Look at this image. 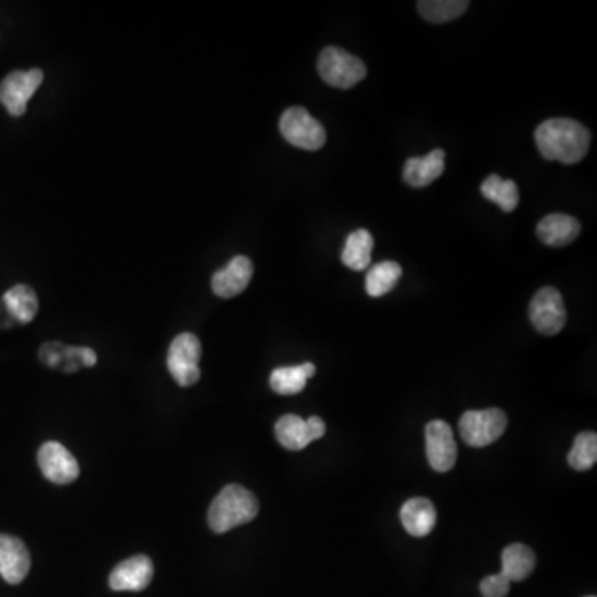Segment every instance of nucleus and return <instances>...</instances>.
I'll list each match as a JSON object with an SVG mask.
<instances>
[{"label":"nucleus","instance_id":"obj_19","mask_svg":"<svg viewBox=\"0 0 597 597\" xmlns=\"http://www.w3.org/2000/svg\"><path fill=\"white\" fill-rule=\"evenodd\" d=\"M2 304L9 312L10 317L20 324H29L34 321L39 312V299L34 289L24 284L10 287L2 297Z\"/></svg>","mask_w":597,"mask_h":597},{"label":"nucleus","instance_id":"obj_1","mask_svg":"<svg viewBox=\"0 0 597 597\" xmlns=\"http://www.w3.org/2000/svg\"><path fill=\"white\" fill-rule=\"evenodd\" d=\"M534 140L546 160L576 165L588 155L591 133L569 118H551L536 128Z\"/></svg>","mask_w":597,"mask_h":597},{"label":"nucleus","instance_id":"obj_27","mask_svg":"<svg viewBox=\"0 0 597 597\" xmlns=\"http://www.w3.org/2000/svg\"><path fill=\"white\" fill-rule=\"evenodd\" d=\"M98 357L92 349H88V347H83L82 350V364L87 365V367H93V365L97 364Z\"/></svg>","mask_w":597,"mask_h":597},{"label":"nucleus","instance_id":"obj_23","mask_svg":"<svg viewBox=\"0 0 597 597\" xmlns=\"http://www.w3.org/2000/svg\"><path fill=\"white\" fill-rule=\"evenodd\" d=\"M402 277V267L394 261H384L370 269L365 279V291L370 297H382L389 294L398 279Z\"/></svg>","mask_w":597,"mask_h":597},{"label":"nucleus","instance_id":"obj_22","mask_svg":"<svg viewBox=\"0 0 597 597\" xmlns=\"http://www.w3.org/2000/svg\"><path fill=\"white\" fill-rule=\"evenodd\" d=\"M481 195L498 204L505 213L515 211L520 203V191L515 181L501 180L498 175H490L481 183Z\"/></svg>","mask_w":597,"mask_h":597},{"label":"nucleus","instance_id":"obj_4","mask_svg":"<svg viewBox=\"0 0 597 597\" xmlns=\"http://www.w3.org/2000/svg\"><path fill=\"white\" fill-rule=\"evenodd\" d=\"M279 128L287 143L307 151L321 150L326 145L327 133L322 123L312 117L306 108H287L282 113Z\"/></svg>","mask_w":597,"mask_h":597},{"label":"nucleus","instance_id":"obj_6","mask_svg":"<svg viewBox=\"0 0 597 597\" xmlns=\"http://www.w3.org/2000/svg\"><path fill=\"white\" fill-rule=\"evenodd\" d=\"M201 359V342L195 334L185 332L173 339L168 350V370L176 384L191 387L201 377L199 370Z\"/></svg>","mask_w":597,"mask_h":597},{"label":"nucleus","instance_id":"obj_16","mask_svg":"<svg viewBox=\"0 0 597 597\" xmlns=\"http://www.w3.org/2000/svg\"><path fill=\"white\" fill-rule=\"evenodd\" d=\"M445 170V151L433 150L423 158L413 156L408 158L403 168V180L413 188H423L432 185L433 181L442 176Z\"/></svg>","mask_w":597,"mask_h":597},{"label":"nucleus","instance_id":"obj_14","mask_svg":"<svg viewBox=\"0 0 597 597\" xmlns=\"http://www.w3.org/2000/svg\"><path fill=\"white\" fill-rule=\"evenodd\" d=\"M30 553L19 538L0 534V576L5 583L20 584L30 571Z\"/></svg>","mask_w":597,"mask_h":597},{"label":"nucleus","instance_id":"obj_17","mask_svg":"<svg viewBox=\"0 0 597 597\" xmlns=\"http://www.w3.org/2000/svg\"><path fill=\"white\" fill-rule=\"evenodd\" d=\"M400 520L408 534L415 538H425L432 533L437 523V511L427 498H412L400 510Z\"/></svg>","mask_w":597,"mask_h":597},{"label":"nucleus","instance_id":"obj_18","mask_svg":"<svg viewBox=\"0 0 597 597\" xmlns=\"http://www.w3.org/2000/svg\"><path fill=\"white\" fill-rule=\"evenodd\" d=\"M316 374V365L306 362L292 367H279L269 379L271 389L279 395H296L306 389L307 380Z\"/></svg>","mask_w":597,"mask_h":597},{"label":"nucleus","instance_id":"obj_7","mask_svg":"<svg viewBox=\"0 0 597 597\" xmlns=\"http://www.w3.org/2000/svg\"><path fill=\"white\" fill-rule=\"evenodd\" d=\"M44 82V72L39 68L27 72H12L0 82V103L12 117H22L27 103Z\"/></svg>","mask_w":597,"mask_h":597},{"label":"nucleus","instance_id":"obj_25","mask_svg":"<svg viewBox=\"0 0 597 597\" xmlns=\"http://www.w3.org/2000/svg\"><path fill=\"white\" fill-rule=\"evenodd\" d=\"M597 460V435L594 432L579 433L574 438L573 448L568 455L569 465L574 470L588 471L596 465Z\"/></svg>","mask_w":597,"mask_h":597},{"label":"nucleus","instance_id":"obj_15","mask_svg":"<svg viewBox=\"0 0 597 597\" xmlns=\"http://www.w3.org/2000/svg\"><path fill=\"white\" fill-rule=\"evenodd\" d=\"M536 233L544 244L553 248H563L578 239L581 224L578 223V219L568 214H549L539 221Z\"/></svg>","mask_w":597,"mask_h":597},{"label":"nucleus","instance_id":"obj_10","mask_svg":"<svg viewBox=\"0 0 597 597\" xmlns=\"http://www.w3.org/2000/svg\"><path fill=\"white\" fill-rule=\"evenodd\" d=\"M427 438V458L433 470L447 473L457 463L458 448L453 430L443 420H433L425 430Z\"/></svg>","mask_w":597,"mask_h":597},{"label":"nucleus","instance_id":"obj_8","mask_svg":"<svg viewBox=\"0 0 597 597\" xmlns=\"http://www.w3.org/2000/svg\"><path fill=\"white\" fill-rule=\"evenodd\" d=\"M530 319L534 329L544 335H556L566 324L563 296L554 287H543L534 294L530 304Z\"/></svg>","mask_w":597,"mask_h":597},{"label":"nucleus","instance_id":"obj_12","mask_svg":"<svg viewBox=\"0 0 597 597\" xmlns=\"http://www.w3.org/2000/svg\"><path fill=\"white\" fill-rule=\"evenodd\" d=\"M153 579V563L145 554H138L133 558L118 564L113 569L108 584L113 591H143L148 588Z\"/></svg>","mask_w":597,"mask_h":597},{"label":"nucleus","instance_id":"obj_5","mask_svg":"<svg viewBox=\"0 0 597 597\" xmlns=\"http://www.w3.org/2000/svg\"><path fill=\"white\" fill-rule=\"evenodd\" d=\"M508 418L503 410H470L460 418V435L470 447H488L505 433Z\"/></svg>","mask_w":597,"mask_h":597},{"label":"nucleus","instance_id":"obj_26","mask_svg":"<svg viewBox=\"0 0 597 597\" xmlns=\"http://www.w3.org/2000/svg\"><path fill=\"white\" fill-rule=\"evenodd\" d=\"M510 586V579L505 574H493L481 581L480 591L485 597H506L510 593Z\"/></svg>","mask_w":597,"mask_h":597},{"label":"nucleus","instance_id":"obj_24","mask_svg":"<svg viewBox=\"0 0 597 597\" xmlns=\"http://www.w3.org/2000/svg\"><path fill=\"white\" fill-rule=\"evenodd\" d=\"M466 0H422L418 2V12L432 24H443L460 17L468 9Z\"/></svg>","mask_w":597,"mask_h":597},{"label":"nucleus","instance_id":"obj_3","mask_svg":"<svg viewBox=\"0 0 597 597\" xmlns=\"http://www.w3.org/2000/svg\"><path fill=\"white\" fill-rule=\"evenodd\" d=\"M322 80L335 88H352L367 77L364 62L340 47H326L317 60Z\"/></svg>","mask_w":597,"mask_h":597},{"label":"nucleus","instance_id":"obj_2","mask_svg":"<svg viewBox=\"0 0 597 597\" xmlns=\"http://www.w3.org/2000/svg\"><path fill=\"white\" fill-rule=\"evenodd\" d=\"M259 513V501L241 485L224 486L209 508L208 523L214 533H226L253 521Z\"/></svg>","mask_w":597,"mask_h":597},{"label":"nucleus","instance_id":"obj_21","mask_svg":"<svg viewBox=\"0 0 597 597\" xmlns=\"http://www.w3.org/2000/svg\"><path fill=\"white\" fill-rule=\"evenodd\" d=\"M374 249V238L367 229H357L349 234L342 251V263L354 269V271H365L370 266Z\"/></svg>","mask_w":597,"mask_h":597},{"label":"nucleus","instance_id":"obj_11","mask_svg":"<svg viewBox=\"0 0 597 597\" xmlns=\"http://www.w3.org/2000/svg\"><path fill=\"white\" fill-rule=\"evenodd\" d=\"M39 466L45 478L55 485H68L80 475L75 457L57 442H47L40 447Z\"/></svg>","mask_w":597,"mask_h":597},{"label":"nucleus","instance_id":"obj_13","mask_svg":"<svg viewBox=\"0 0 597 597\" xmlns=\"http://www.w3.org/2000/svg\"><path fill=\"white\" fill-rule=\"evenodd\" d=\"M254 266L246 256H236L213 276L211 287L218 297L231 299L246 291L253 279Z\"/></svg>","mask_w":597,"mask_h":597},{"label":"nucleus","instance_id":"obj_9","mask_svg":"<svg viewBox=\"0 0 597 597\" xmlns=\"http://www.w3.org/2000/svg\"><path fill=\"white\" fill-rule=\"evenodd\" d=\"M326 435V423L319 417L304 418L297 415H284L276 423L277 442L292 452H299Z\"/></svg>","mask_w":597,"mask_h":597},{"label":"nucleus","instance_id":"obj_20","mask_svg":"<svg viewBox=\"0 0 597 597\" xmlns=\"http://www.w3.org/2000/svg\"><path fill=\"white\" fill-rule=\"evenodd\" d=\"M501 574L510 579V583L525 581L536 566L533 549L525 544H511L501 554Z\"/></svg>","mask_w":597,"mask_h":597}]
</instances>
